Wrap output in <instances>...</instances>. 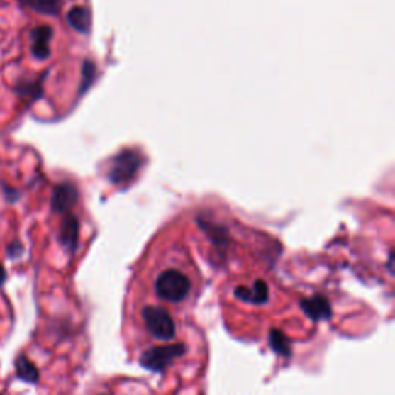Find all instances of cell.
I'll return each mask as SVG.
<instances>
[{
    "label": "cell",
    "instance_id": "6da1fadb",
    "mask_svg": "<svg viewBox=\"0 0 395 395\" xmlns=\"http://www.w3.org/2000/svg\"><path fill=\"white\" fill-rule=\"evenodd\" d=\"M152 294L164 304L182 307L195 300L198 284L186 267L165 266L152 279Z\"/></svg>",
    "mask_w": 395,
    "mask_h": 395
},
{
    "label": "cell",
    "instance_id": "7a4b0ae2",
    "mask_svg": "<svg viewBox=\"0 0 395 395\" xmlns=\"http://www.w3.org/2000/svg\"><path fill=\"white\" fill-rule=\"evenodd\" d=\"M139 320L150 340L169 343L178 335V321L172 309L161 304H148L139 309Z\"/></svg>",
    "mask_w": 395,
    "mask_h": 395
},
{
    "label": "cell",
    "instance_id": "3957f363",
    "mask_svg": "<svg viewBox=\"0 0 395 395\" xmlns=\"http://www.w3.org/2000/svg\"><path fill=\"white\" fill-rule=\"evenodd\" d=\"M139 167H140L139 155L131 150H126L119 153L115 160L111 161L109 178L115 184L130 182L136 177Z\"/></svg>",
    "mask_w": 395,
    "mask_h": 395
},
{
    "label": "cell",
    "instance_id": "277c9868",
    "mask_svg": "<svg viewBox=\"0 0 395 395\" xmlns=\"http://www.w3.org/2000/svg\"><path fill=\"white\" fill-rule=\"evenodd\" d=\"M184 345H165L147 350L143 357V365L155 371H162L173 363L174 358L184 354Z\"/></svg>",
    "mask_w": 395,
    "mask_h": 395
},
{
    "label": "cell",
    "instance_id": "5b68a950",
    "mask_svg": "<svg viewBox=\"0 0 395 395\" xmlns=\"http://www.w3.org/2000/svg\"><path fill=\"white\" fill-rule=\"evenodd\" d=\"M77 198H79L77 190L73 184L69 182L59 184V186L55 187V191H52V196H51L52 212L56 213L68 212V210L76 204Z\"/></svg>",
    "mask_w": 395,
    "mask_h": 395
},
{
    "label": "cell",
    "instance_id": "8992f818",
    "mask_svg": "<svg viewBox=\"0 0 395 395\" xmlns=\"http://www.w3.org/2000/svg\"><path fill=\"white\" fill-rule=\"evenodd\" d=\"M52 38V28L48 25L36 26L31 31V52L36 59H47L50 56V40Z\"/></svg>",
    "mask_w": 395,
    "mask_h": 395
},
{
    "label": "cell",
    "instance_id": "52a82bcc",
    "mask_svg": "<svg viewBox=\"0 0 395 395\" xmlns=\"http://www.w3.org/2000/svg\"><path fill=\"white\" fill-rule=\"evenodd\" d=\"M67 22L79 33L87 34L91 28V13L85 6H74L67 14Z\"/></svg>",
    "mask_w": 395,
    "mask_h": 395
},
{
    "label": "cell",
    "instance_id": "ba28073f",
    "mask_svg": "<svg viewBox=\"0 0 395 395\" xmlns=\"http://www.w3.org/2000/svg\"><path fill=\"white\" fill-rule=\"evenodd\" d=\"M79 236V223L73 215L65 216L62 227H60V243H62L67 249H74L77 244Z\"/></svg>",
    "mask_w": 395,
    "mask_h": 395
},
{
    "label": "cell",
    "instance_id": "9c48e42d",
    "mask_svg": "<svg viewBox=\"0 0 395 395\" xmlns=\"http://www.w3.org/2000/svg\"><path fill=\"white\" fill-rule=\"evenodd\" d=\"M31 10L45 16H57L62 6V0H22Z\"/></svg>",
    "mask_w": 395,
    "mask_h": 395
},
{
    "label": "cell",
    "instance_id": "30bf717a",
    "mask_svg": "<svg viewBox=\"0 0 395 395\" xmlns=\"http://www.w3.org/2000/svg\"><path fill=\"white\" fill-rule=\"evenodd\" d=\"M16 371L17 375L21 377L22 380L28 382V383H34L39 379V372H38V367L34 366L28 358L21 355L19 358L16 360Z\"/></svg>",
    "mask_w": 395,
    "mask_h": 395
},
{
    "label": "cell",
    "instance_id": "8fae6325",
    "mask_svg": "<svg viewBox=\"0 0 395 395\" xmlns=\"http://www.w3.org/2000/svg\"><path fill=\"white\" fill-rule=\"evenodd\" d=\"M21 96H30L31 99L40 98L42 96V89H40V82L38 84H22L19 89H17Z\"/></svg>",
    "mask_w": 395,
    "mask_h": 395
},
{
    "label": "cell",
    "instance_id": "7c38bea8",
    "mask_svg": "<svg viewBox=\"0 0 395 395\" xmlns=\"http://www.w3.org/2000/svg\"><path fill=\"white\" fill-rule=\"evenodd\" d=\"M93 74H94V65L91 62H87L84 64V85H82V91L85 89H89V85L91 82V79H93Z\"/></svg>",
    "mask_w": 395,
    "mask_h": 395
},
{
    "label": "cell",
    "instance_id": "4fadbf2b",
    "mask_svg": "<svg viewBox=\"0 0 395 395\" xmlns=\"http://www.w3.org/2000/svg\"><path fill=\"white\" fill-rule=\"evenodd\" d=\"M5 279H6V272L4 269V266L0 265V286H2L5 283Z\"/></svg>",
    "mask_w": 395,
    "mask_h": 395
}]
</instances>
